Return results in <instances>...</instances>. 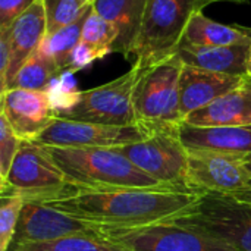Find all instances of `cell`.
I'll return each mask as SVG.
<instances>
[{"label":"cell","instance_id":"cell-1","mask_svg":"<svg viewBox=\"0 0 251 251\" xmlns=\"http://www.w3.org/2000/svg\"><path fill=\"white\" fill-rule=\"evenodd\" d=\"M200 194L166 188L75 190L44 201L103 229H134L166 222L190 207Z\"/></svg>","mask_w":251,"mask_h":251},{"label":"cell","instance_id":"cell-2","mask_svg":"<svg viewBox=\"0 0 251 251\" xmlns=\"http://www.w3.org/2000/svg\"><path fill=\"white\" fill-rule=\"evenodd\" d=\"M46 147L68 184L75 190H172L138 169L116 147Z\"/></svg>","mask_w":251,"mask_h":251},{"label":"cell","instance_id":"cell-3","mask_svg":"<svg viewBox=\"0 0 251 251\" xmlns=\"http://www.w3.org/2000/svg\"><path fill=\"white\" fill-rule=\"evenodd\" d=\"M218 0H147L131 56L140 68L176 54L191 16Z\"/></svg>","mask_w":251,"mask_h":251},{"label":"cell","instance_id":"cell-4","mask_svg":"<svg viewBox=\"0 0 251 251\" xmlns=\"http://www.w3.org/2000/svg\"><path fill=\"white\" fill-rule=\"evenodd\" d=\"M166 222L193 229L234 250L251 251V204L231 197L203 194Z\"/></svg>","mask_w":251,"mask_h":251},{"label":"cell","instance_id":"cell-5","mask_svg":"<svg viewBox=\"0 0 251 251\" xmlns=\"http://www.w3.org/2000/svg\"><path fill=\"white\" fill-rule=\"evenodd\" d=\"M182 66V60L174 54L141 68L132 96L140 125L150 129L178 126L182 122L179 112V78Z\"/></svg>","mask_w":251,"mask_h":251},{"label":"cell","instance_id":"cell-6","mask_svg":"<svg viewBox=\"0 0 251 251\" xmlns=\"http://www.w3.org/2000/svg\"><path fill=\"white\" fill-rule=\"evenodd\" d=\"M71 190L47 147L29 140L22 141L6 179L0 182V194L19 196L25 201H50Z\"/></svg>","mask_w":251,"mask_h":251},{"label":"cell","instance_id":"cell-7","mask_svg":"<svg viewBox=\"0 0 251 251\" xmlns=\"http://www.w3.org/2000/svg\"><path fill=\"white\" fill-rule=\"evenodd\" d=\"M178 126L150 128V134L144 140L116 149L138 169L163 185L191 193L187 182L188 150L179 138Z\"/></svg>","mask_w":251,"mask_h":251},{"label":"cell","instance_id":"cell-8","mask_svg":"<svg viewBox=\"0 0 251 251\" xmlns=\"http://www.w3.org/2000/svg\"><path fill=\"white\" fill-rule=\"evenodd\" d=\"M141 68H132L119 78L96 88L78 91L71 106L56 112V118L103 124V125H138L134 110V88Z\"/></svg>","mask_w":251,"mask_h":251},{"label":"cell","instance_id":"cell-9","mask_svg":"<svg viewBox=\"0 0 251 251\" xmlns=\"http://www.w3.org/2000/svg\"><path fill=\"white\" fill-rule=\"evenodd\" d=\"M249 181L244 156L188 150L187 182L191 193L237 197L247 190Z\"/></svg>","mask_w":251,"mask_h":251},{"label":"cell","instance_id":"cell-10","mask_svg":"<svg viewBox=\"0 0 251 251\" xmlns=\"http://www.w3.org/2000/svg\"><path fill=\"white\" fill-rule=\"evenodd\" d=\"M104 237L129 251H237L193 229L168 222L134 229H104Z\"/></svg>","mask_w":251,"mask_h":251},{"label":"cell","instance_id":"cell-11","mask_svg":"<svg viewBox=\"0 0 251 251\" xmlns=\"http://www.w3.org/2000/svg\"><path fill=\"white\" fill-rule=\"evenodd\" d=\"M150 131L143 125H103L56 118L35 140L53 147H106L115 149L144 140Z\"/></svg>","mask_w":251,"mask_h":251},{"label":"cell","instance_id":"cell-12","mask_svg":"<svg viewBox=\"0 0 251 251\" xmlns=\"http://www.w3.org/2000/svg\"><path fill=\"white\" fill-rule=\"evenodd\" d=\"M71 235H104V229L41 201H25L9 250L22 244L47 243Z\"/></svg>","mask_w":251,"mask_h":251},{"label":"cell","instance_id":"cell-13","mask_svg":"<svg viewBox=\"0 0 251 251\" xmlns=\"http://www.w3.org/2000/svg\"><path fill=\"white\" fill-rule=\"evenodd\" d=\"M0 113L22 140L35 141L56 119L50 91L9 88L1 93Z\"/></svg>","mask_w":251,"mask_h":251},{"label":"cell","instance_id":"cell-14","mask_svg":"<svg viewBox=\"0 0 251 251\" xmlns=\"http://www.w3.org/2000/svg\"><path fill=\"white\" fill-rule=\"evenodd\" d=\"M247 75H229L184 65L179 78V112L184 119L243 85Z\"/></svg>","mask_w":251,"mask_h":251},{"label":"cell","instance_id":"cell-15","mask_svg":"<svg viewBox=\"0 0 251 251\" xmlns=\"http://www.w3.org/2000/svg\"><path fill=\"white\" fill-rule=\"evenodd\" d=\"M178 134L187 150H207L237 156L251 154V125L194 126L181 122Z\"/></svg>","mask_w":251,"mask_h":251},{"label":"cell","instance_id":"cell-16","mask_svg":"<svg viewBox=\"0 0 251 251\" xmlns=\"http://www.w3.org/2000/svg\"><path fill=\"white\" fill-rule=\"evenodd\" d=\"M10 31V65L6 78V90L25 65V62L41 46L47 35L43 0H37L29 9L18 16L9 26Z\"/></svg>","mask_w":251,"mask_h":251},{"label":"cell","instance_id":"cell-17","mask_svg":"<svg viewBox=\"0 0 251 251\" xmlns=\"http://www.w3.org/2000/svg\"><path fill=\"white\" fill-rule=\"evenodd\" d=\"M185 124L194 126H241L251 125V78L210 104L190 113Z\"/></svg>","mask_w":251,"mask_h":251},{"label":"cell","instance_id":"cell-18","mask_svg":"<svg viewBox=\"0 0 251 251\" xmlns=\"http://www.w3.org/2000/svg\"><path fill=\"white\" fill-rule=\"evenodd\" d=\"M251 44L206 47L179 41L176 56L184 65L222 72L229 75H247V60Z\"/></svg>","mask_w":251,"mask_h":251},{"label":"cell","instance_id":"cell-19","mask_svg":"<svg viewBox=\"0 0 251 251\" xmlns=\"http://www.w3.org/2000/svg\"><path fill=\"white\" fill-rule=\"evenodd\" d=\"M147 0H94V10L118 29L113 51L129 59L138 38Z\"/></svg>","mask_w":251,"mask_h":251},{"label":"cell","instance_id":"cell-20","mask_svg":"<svg viewBox=\"0 0 251 251\" xmlns=\"http://www.w3.org/2000/svg\"><path fill=\"white\" fill-rule=\"evenodd\" d=\"M181 41L206 47L243 46L251 44V29L215 22L199 10L191 16Z\"/></svg>","mask_w":251,"mask_h":251},{"label":"cell","instance_id":"cell-21","mask_svg":"<svg viewBox=\"0 0 251 251\" xmlns=\"http://www.w3.org/2000/svg\"><path fill=\"white\" fill-rule=\"evenodd\" d=\"M60 74L62 72L57 68L56 62L41 47H38L34 54L25 62V65L19 69L9 88L49 91L53 79L57 78V75Z\"/></svg>","mask_w":251,"mask_h":251},{"label":"cell","instance_id":"cell-22","mask_svg":"<svg viewBox=\"0 0 251 251\" xmlns=\"http://www.w3.org/2000/svg\"><path fill=\"white\" fill-rule=\"evenodd\" d=\"M93 10V7L84 13L76 22H74L69 26L62 28L60 31L51 34V35H46V38L41 43V49L56 62L57 68L60 69V72L69 69V63H71V56L74 53V50L76 49V46L81 41V35H82V28L85 24V19L88 16V13Z\"/></svg>","mask_w":251,"mask_h":251},{"label":"cell","instance_id":"cell-23","mask_svg":"<svg viewBox=\"0 0 251 251\" xmlns=\"http://www.w3.org/2000/svg\"><path fill=\"white\" fill-rule=\"evenodd\" d=\"M9 251H129L104 235H71L47 243L22 244Z\"/></svg>","mask_w":251,"mask_h":251},{"label":"cell","instance_id":"cell-24","mask_svg":"<svg viewBox=\"0 0 251 251\" xmlns=\"http://www.w3.org/2000/svg\"><path fill=\"white\" fill-rule=\"evenodd\" d=\"M47 35L76 22L93 7L90 0H43Z\"/></svg>","mask_w":251,"mask_h":251},{"label":"cell","instance_id":"cell-25","mask_svg":"<svg viewBox=\"0 0 251 251\" xmlns=\"http://www.w3.org/2000/svg\"><path fill=\"white\" fill-rule=\"evenodd\" d=\"M116 40H118V29L109 21L100 16L93 7V10L88 13L85 19L81 41L97 49L106 56L113 51V44Z\"/></svg>","mask_w":251,"mask_h":251},{"label":"cell","instance_id":"cell-26","mask_svg":"<svg viewBox=\"0 0 251 251\" xmlns=\"http://www.w3.org/2000/svg\"><path fill=\"white\" fill-rule=\"evenodd\" d=\"M24 204L19 196L0 194V251H9Z\"/></svg>","mask_w":251,"mask_h":251},{"label":"cell","instance_id":"cell-27","mask_svg":"<svg viewBox=\"0 0 251 251\" xmlns=\"http://www.w3.org/2000/svg\"><path fill=\"white\" fill-rule=\"evenodd\" d=\"M22 141L24 140L16 135L9 125L7 119L0 113V182L6 179Z\"/></svg>","mask_w":251,"mask_h":251},{"label":"cell","instance_id":"cell-28","mask_svg":"<svg viewBox=\"0 0 251 251\" xmlns=\"http://www.w3.org/2000/svg\"><path fill=\"white\" fill-rule=\"evenodd\" d=\"M103 57H104V54L101 51L79 41V44L76 46V49L74 50V53L71 56V63H69L68 72H76L79 69H84L85 66L91 65L94 60L103 59Z\"/></svg>","mask_w":251,"mask_h":251},{"label":"cell","instance_id":"cell-29","mask_svg":"<svg viewBox=\"0 0 251 251\" xmlns=\"http://www.w3.org/2000/svg\"><path fill=\"white\" fill-rule=\"evenodd\" d=\"M37 0H0V28H7Z\"/></svg>","mask_w":251,"mask_h":251},{"label":"cell","instance_id":"cell-30","mask_svg":"<svg viewBox=\"0 0 251 251\" xmlns=\"http://www.w3.org/2000/svg\"><path fill=\"white\" fill-rule=\"evenodd\" d=\"M10 65V31L0 28V94L6 91V78Z\"/></svg>","mask_w":251,"mask_h":251},{"label":"cell","instance_id":"cell-31","mask_svg":"<svg viewBox=\"0 0 251 251\" xmlns=\"http://www.w3.org/2000/svg\"><path fill=\"white\" fill-rule=\"evenodd\" d=\"M244 163H246V168L249 171V175H250V181H249V187L244 193H241L240 196L237 197H231L234 200H238L241 203H246V204H251V154L249 156H244Z\"/></svg>","mask_w":251,"mask_h":251},{"label":"cell","instance_id":"cell-32","mask_svg":"<svg viewBox=\"0 0 251 251\" xmlns=\"http://www.w3.org/2000/svg\"><path fill=\"white\" fill-rule=\"evenodd\" d=\"M247 76L251 78V47H250V54H249V60H247Z\"/></svg>","mask_w":251,"mask_h":251},{"label":"cell","instance_id":"cell-33","mask_svg":"<svg viewBox=\"0 0 251 251\" xmlns=\"http://www.w3.org/2000/svg\"><path fill=\"white\" fill-rule=\"evenodd\" d=\"M218 1H234V3H247L249 0H218Z\"/></svg>","mask_w":251,"mask_h":251},{"label":"cell","instance_id":"cell-34","mask_svg":"<svg viewBox=\"0 0 251 251\" xmlns=\"http://www.w3.org/2000/svg\"><path fill=\"white\" fill-rule=\"evenodd\" d=\"M90 1H94V0H90Z\"/></svg>","mask_w":251,"mask_h":251}]
</instances>
